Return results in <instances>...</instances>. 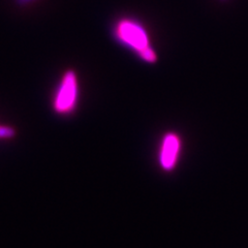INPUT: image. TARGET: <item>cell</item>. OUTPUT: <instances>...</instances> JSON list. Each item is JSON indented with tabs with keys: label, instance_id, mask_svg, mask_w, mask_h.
Wrapping results in <instances>:
<instances>
[{
	"label": "cell",
	"instance_id": "6da1fadb",
	"mask_svg": "<svg viewBox=\"0 0 248 248\" xmlns=\"http://www.w3.org/2000/svg\"><path fill=\"white\" fill-rule=\"evenodd\" d=\"M116 32L119 40L136 51L144 61L148 63L156 61V53L151 48L148 34L141 25L133 21L122 20L118 23Z\"/></svg>",
	"mask_w": 248,
	"mask_h": 248
},
{
	"label": "cell",
	"instance_id": "7a4b0ae2",
	"mask_svg": "<svg viewBox=\"0 0 248 248\" xmlns=\"http://www.w3.org/2000/svg\"><path fill=\"white\" fill-rule=\"evenodd\" d=\"M79 97V84L75 72L67 71L59 84L53 100V108L59 115H68L75 111Z\"/></svg>",
	"mask_w": 248,
	"mask_h": 248
},
{
	"label": "cell",
	"instance_id": "3957f363",
	"mask_svg": "<svg viewBox=\"0 0 248 248\" xmlns=\"http://www.w3.org/2000/svg\"><path fill=\"white\" fill-rule=\"evenodd\" d=\"M183 142L176 131H167L162 136L158 150V165L165 173H172L178 166L182 154Z\"/></svg>",
	"mask_w": 248,
	"mask_h": 248
},
{
	"label": "cell",
	"instance_id": "277c9868",
	"mask_svg": "<svg viewBox=\"0 0 248 248\" xmlns=\"http://www.w3.org/2000/svg\"><path fill=\"white\" fill-rule=\"evenodd\" d=\"M15 136V130L10 126L0 125V139H10Z\"/></svg>",
	"mask_w": 248,
	"mask_h": 248
},
{
	"label": "cell",
	"instance_id": "5b68a950",
	"mask_svg": "<svg viewBox=\"0 0 248 248\" xmlns=\"http://www.w3.org/2000/svg\"><path fill=\"white\" fill-rule=\"evenodd\" d=\"M30 1H32V0H18V2H20V3H23V4L28 3V2H30Z\"/></svg>",
	"mask_w": 248,
	"mask_h": 248
}]
</instances>
